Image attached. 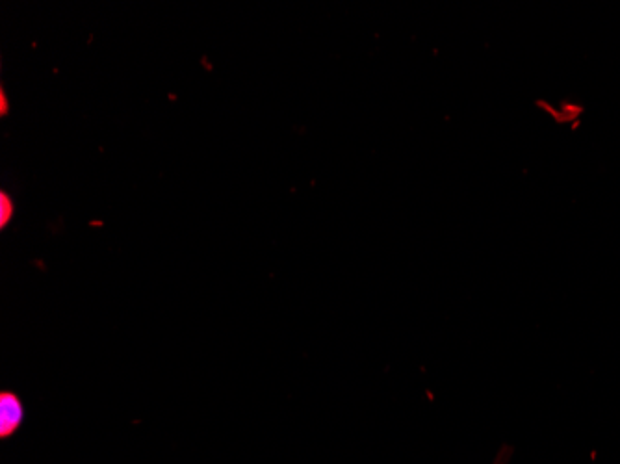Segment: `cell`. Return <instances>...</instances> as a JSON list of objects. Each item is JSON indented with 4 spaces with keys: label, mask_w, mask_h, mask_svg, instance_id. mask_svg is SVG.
<instances>
[{
    "label": "cell",
    "mask_w": 620,
    "mask_h": 464,
    "mask_svg": "<svg viewBox=\"0 0 620 464\" xmlns=\"http://www.w3.org/2000/svg\"><path fill=\"white\" fill-rule=\"evenodd\" d=\"M25 409L21 400L12 392L0 394V435L6 439L23 424Z\"/></svg>",
    "instance_id": "obj_1"
},
{
    "label": "cell",
    "mask_w": 620,
    "mask_h": 464,
    "mask_svg": "<svg viewBox=\"0 0 620 464\" xmlns=\"http://www.w3.org/2000/svg\"><path fill=\"white\" fill-rule=\"evenodd\" d=\"M13 218V201L6 192L0 194V229H6V225Z\"/></svg>",
    "instance_id": "obj_2"
},
{
    "label": "cell",
    "mask_w": 620,
    "mask_h": 464,
    "mask_svg": "<svg viewBox=\"0 0 620 464\" xmlns=\"http://www.w3.org/2000/svg\"><path fill=\"white\" fill-rule=\"evenodd\" d=\"M0 114H2V116L8 114V106H6V95H4V91H0Z\"/></svg>",
    "instance_id": "obj_3"
}]
</instances>
